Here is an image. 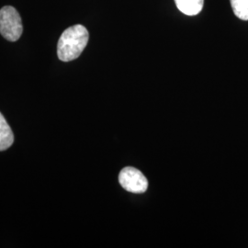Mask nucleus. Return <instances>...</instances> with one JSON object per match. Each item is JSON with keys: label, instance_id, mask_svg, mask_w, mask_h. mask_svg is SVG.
<instances>
[{"label": "nucleus", "instance_id": "1", "mask_svg": "<svg viewBox=\"0 0 248 248\" xmlns=\"http://www.w3.org/2000/svg\"><path fill=\"white\" fill-rule=\"evenodd\" d=\"M89 39V31L86 27L77 24L67 28L58 41V58L62 62L76 60L86 48Z\"/></svg>", "mask_w": 248, "mask_h": 248}, {"label": "nucleus", "instance_id": "2", "mask_svg": "<svg viewBox=\"0 0 248 248\" xmlns=\"http://www.w3.org/2000/svg\"><path fill=\"white\" fill-rule=\"evenodd\" d=\"M23 32L22 20L18 10L5 6L0 9V33L9 42H16Z\"/></svg>", "mask_w": 248, "mask_h": 248}, {"label": "nucleus", "instance_id": "3", "mask_svg": "<svg viewBox=\"0 0 248 248\" xmlns=\"http://www.w3.org/2000/svg\"><path fill=\"white\" fill-rule=\"evenodd\" d=\"M119 182L125 190L139 194L147 190L148 180L138 169L134 168H124L119 175Z\"/></svg>", "mask_w": 248, "mask_h": 248}, {"label": "nucleus", "instance_id": "4", "mask_svg": "<svg viewBox=\"0 0 248 248\" xmlns=\"http://www.w3.org/2000/svg\"><path fill=\"white\" fill-rule=\"evenodd\" d=\"M177 9L186 16L198 15L203 8L204 0H175Z\"/></svg>", "mask_w": 248, "mask_h": 248}, {"label": "nucleus", "instance_id": "5", "mask_svg": "<svg viewBox=\"0 0 248 248\" xmlns=\"http://www.w3.org/2000/svg\"><path fill=\"white\" fill-rule=\"evenodd\" d=\"M14 142V134L4 116L0 113V151L7 150Z\"/></svg>", "mask_w": 248, "mask_h": 248}, {"label": "nucleus", "instance_id": "6", "mask_svg": "<svg viewBox=\"0 0 248 248\" xmlns=\"http://www.w3.org/2000/svg\"><path fill=\"white\" fill-rule=\"evenodd\" d=\"M234 15L242 20H248V0H230Z\"/></svg>", "mask_w": 248, "mask_h": 248}]
</instances>
